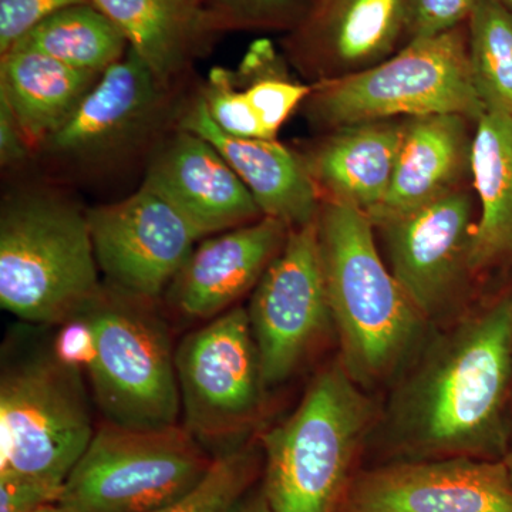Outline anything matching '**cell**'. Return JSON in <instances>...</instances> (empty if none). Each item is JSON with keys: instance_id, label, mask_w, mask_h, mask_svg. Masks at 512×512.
I'll list each match as a JSON object with an SVG mask.
<instances>
[{"instance_id": "9a60e30c", "label": "cell", "mask_w": 512, "mask_h": 512, "mask_svg": "<svg viewBox=\"0 0 512 512\" xmlns=\"http://www.w3.org/2000/svg\"><path fill=\"white\" fill-rule=\"evenodd\" d=\"M412 9L413 0H313L282 53L308 84L363 72L412 40Z\"/></svg>"}, {"instance_id": "8fae6325", "label": "cell", "mask_w": 512, "mask_h": 512, "mask_svg": "<svg viewBox=\"0 0 512 512\" xmlns=\"http://www.w3.org/2000/svg\"><path fill=\"white\" fill-rule=\"evenodd\" d=\"M477 214L471 185L373 224L390 272L430 325L456 315L477 278L471 265Z\"/></svg>"}, {"instance_id": "e575fe53", "label": "cell", "mask_w": 512, "mask_h": 512, "mask_svg": "<svg viewBox=\"0 0 512 512\" xmlns=\"http://www.w3.org/2000/svg\"><path fill=\"white\" fill-rule=\"evenodd\" d=\"M32 512H73L70 510V508H67L66 505H63L62 503H52L43 505V507L37 508V510Z\"/></svg>"}, {"instance_id": "603a6c76", "label": "cell", "mask_w": 512, "mask_h": 512, "mask_svg": "<svg viewBox=\"0 0 512 512\" xmlns=\"http://www.w3.org/2000/svg\"><path fill=\"white\" fill-rule=\"evenodd\" d=\"M471 185L478 214L471 265L476 276L512 268V117L485 111L474 128Z\"/></svg>"}, {"instance_id": "83f0119b", "label": "cell", "mask_w": 512, "mask_h": 512, "mask_svg": "<svg viewBox=\"0 0 512 512\" xmlns=\"http://www.w3.org/2000/svg\"><path fill=\"white\" fill-rule=\"evenodd\" d=\"M222 30L292 32L308 15L313 0H204Z\"/></svg>"}, {"instance_id": "f1b7e54d", "label": "cell", "mask_w": 512, "mask_h": 512, "mask_svg": "<svg viewBox=\"0 0 512 512\" xmlns=\"http://www.w3.org/2000/svg\"><path fill=\"white\" fill-rule=\"evenodd\" d=\"M90 0H0V55L12 49L29 30L67 6Z\"/></svg>"}, {"instance_id": "8992f818", "label": "cell", "mask_w": 512, "mask_h": 512, "mask_svg": "<svg viewBox=\"0 0 512 512\" xmlns=\"http://www.w3.org/2000/svg\"><path fill=\"white\" fill-rule=\"evenodd\" d=\"M303 119L319 133L427 114H461L477 123L485 113L471 76L468 28L417 37L363 72L311 84Z\"/></svg>"}, {"instance_id": "52a82bcc", "label": "cell", "mask_w": 512, "mask_h": 512, "mask_svg": "<svg viewBox=\"0 0 512 512\" xmlns=\"http://www.w3.org/2000/svg\"><path fill=\"white\" fill-rule=\"evenodd\" d=\"M154 305L104 284L82 312L96 339L87 367L94 399L117 426L161 429L180 416L175 352Z\"/></svg>"}, {"instance_id": "d4e9b609", "label": "cell", "mask_w": 512, "mask_h": 512, "mask_svg": "<svg viewBox=\"0 0 512 512\" xmlns=\"http://www.w3.org/2000/svg\"><path fill=\"white\" fill-rule=\"evenodd\" d=\"M13 47L36 50L73 69L101 76L126 56L130 45L106 13L93 3H80L57 10Z\"/></svg>"}, {"instance_id": "d6a6232c", "label": "cell", "mask_w": 512, "mask_h": 512, "mask_svg": "<svg viewBox=\"0 0 512 512\" xmlns=\"http://www.w3.org/2000/svg\"><path fill=\"white\" fill-rule=\"evenodd\" d=\"M96 353V339L89 319L80 313L62 323L53 343L52 355L62 365L87 370Z\"/></svg>"}, {"instance_id": "ba28073f", "label": "cell", "mask_w": 512, "mask_h": 512, "mask_svg": "<svg viewBox=\"0 0 512 512\" xmlns=\"http://www.w3.org/2000/svg\"><path fill=\"white\" fill-rule=\"evenodd\" d=\"M214 457L185 426L130 429L101 424L64 483L73 512H153L191 491Z\"/></svg>"}, {"instance_id": "d6986e66", "label": "cell", "mask_w": 512, "mask_h": 512, "mask_svg": "<svg viewBox=\"0 0 512 512\" xmlns=\"http://www.w3.org/2000/svg\"><path fill=\"white\" fill-rule=\"evenodd\" d=\"M406 119L365 121L320 133L298 147L320 204L370 212L392 184Z\"/></svg>"}, {"instance_id": "5b68a950", "label": "cell", "mask_w": 512, "mask_h": 512, "mask_svg": "<svg viewBox=\"0 0 512 512\" xmlns=\"http://www.w3.org/2000/svg\"><path fill=\"white\" fill-rule=\"evenodd\" d=\"M376 421L375 404L339 359L320 370L291 416L262 436L272 512H338Z\"/></svg>"}, {"instance_id": "1f68e13d", "label": "cell", "mask_w": 512, "mask_h": 512, "mask_svg": "<svg viewBox=\"0 0 512 512\" xmlns=\"http://www.w3.org/2000/svg\"><path fill=\"white\" fill-rule=\"evenodd\" d=\"M36 167V151L5 101L0 100V168L19 178Z\"/></svg>"}, {"instance_id": "4fadbf2b", "label": "cell", "mask_w": 512, "mask_h": 512, "mask_svg": "<svg viewBox=\"0 0 512 512\" xmlns=\"http://www.w3.org/2000/svg\"><path fill=\"white\" fill-rule=\"evenodd\" d=\"M94 255L113 288L157 302L200 241L161 195L140 184L123 200L87 208Z\"/></svg>"}, {"instance_id": "4316f807", "label": "cell", "mask_w": 512, "mask_h": 512, "mask_svg": "<svg viewBox=\"0 0 512 512\" xmlns=\"http://www.w3.org/2000/svg\"><path fill=\"white\" fill-rule=\"evenodd\" d=\"M259 467V454L242 446L214 458L208 473L191 491L153 512H231L251 490Z\"/></svg>"}, {"instance_id": "7c38bea8", "label": "cell", "mask_w": 512, "mask_h": 512, "mask_svg": "<svg viewBox=\"0 0 512 512\" xmlns=\"http://www.w3.org/2000/svg\"><path fill=\"white\" fill-rule=\"evenodd\" d=\"M318 218V217H316ZM266 386L284 383L333 329L318 221L291 228L247 309Z\"/></svg>"}, {"instance_id": "6da1fadb", "label": "cell", "mask_w": 512, "mask_h": 512, "mask_svg": "<svg viewBox=\"0 0 512 512\" xmlns=\"http://www.w3.org/2000/svg\"><path fill=\"white\" fill-rule=\"evenodd\" d=\"M383 416L389 461L504 460L510 443L512 291L429 333Z\"/></svg>"}, {"instance_id": "7a4b0ae2", "label": "cell", "mask_w": 512, "mask_h": 512, "mask_svg": "<svg viewBox=\"0 0 512 512\" xmlns=\"http://www.w3.org/2000/svg\"><path fill=\"white\" fill-rule=\"evenodd\" d=\"M316 221L339 360L370 389L402 373L430 323L390 272L365 212L322 202Z\"/></svg>"}, {"instance_id": "9c48e42d", "label": "cell", "mask_w": 512, "mask_h": 512, "mask_svg": "<svg viewBox=\"0 0 512 512\" xmlns=\"http://www.w3.org/2000/svg\"><path fill=\"white\" fill-rule=\"evenodd\" d=\"M82 370L55 356L6 367L0 379V473L64 485L94 436Z\"/></svg>"}, {"instance_id": "44dd1931", "label": "cell", "mask_w": 512, "mask_h": 512, "mask_svg": "<svg viewBox=\"0 0 512 512\" xmlns=\"http://www.w3.org/2000/svg\"><path fill=\"white\" fill-rule=\"evenodd\" d=\"M178 128L207 138L247 185L264 217L289 228L315 221L320 201L298 151L279 140L229 136L210 117L194 87L181 113Z\"/></svg>"}, {"instance_id": "5bb4252c", "label": "cell", "mask_w": 512, "mask_h": 512, "mask_svg": "<svg viewBox=\"0 0 512 512\" xmlns=\"http://www.w3.org/2000/svg\"><path fill=\"white\" fill-rule=\"evenodd\" d=\"M338 512H512L504 460L389 461L356 471Z\"/></svg>"}, {"instance_id": "ac0fdd59", "label": "cell", "mask_w": 512, "mask_h": 512, "mask_svg": "<svg viewBox=\"0 0 512 512\" xmlns=\"http://www.w3.org/2000/svg\"><path fill=\"white\" fill-rule=\"evenodd\" d=\"M271 39L251 43L235 69L217 66L197 84L208 117L224 133L278 140L279 131L311 93Z\"/></svg>"}, {"instance_id": "30bf717a", "label": "cell", "mask_w": 512, "mask_h": 512, "mask_svg": "<svg viewBox=\"0 0 512 512\" xmlns=\"http://www.w3.org/2000/svg\"><path fill=\"white\" fill-rule=\"evenodd\" d=\"M184 426L212 457L238 450L268 389L247 309L237 306L175 350Z\"/></svg>"}, {"instance_id": "277c9868", "label": "cell", "mask_w": 512, "mask_h": 512, "mask_svg": "<svg viewBox=\"0 0 512 512\" xmlns=\"http://www.w3.org/2000/svg\"><path fill=\"white\" fill-rule=\"evenodd\" d=\"M161 82L128 47L80 106L36 150L42 178L64 187H100L143 168L174 133L192 92Z\"/></svg>"}, {"instance_id": "ffe728a7", "label": "cell", "mask_w": 512, "mask_h": 512, "mask_svg": "<svg viewBox=\"0 0 512 512\" xmlns=\"http://www.w3.org/2000/svg\"><path fill=\"white\" fill-rule=\"evenodd\" d=\"M474 128L473 120L454 113L406 119L392 184L382 204L367 215L372 224L471 187Z\"/></svg>"}, {"instance_id": "e0dca14e", "label": "cell", "mask_w": 512, "mask_h": 512, "mask_svg": "<svg viewBox=\"0 0 512 512\" xmlns=\"http://www.w3.org/2000/svg\"><path fill=\"white\" fill-rule=\"evenodd\" d=\"M291 228L262 217L201 239L164 298L175 312L190 319L217 318L249 291H254L276 255L284 248Z\"/></svg>"}, {"instance_id": "2e32d148", "label": "cell", "mask_w": 512, "mask_h": 512, "mask_svg": "<svg viewBox=\"0 0 512 512\" xmlns=\"http://www.w3.org/2000/svg\"><path fill=\"white\" fill-rule=\"evenodd\" d=\"M141 184L173 205L200 241L264 217L214 144L184 128H177L158 147Z\"/></svg>"}, {"instance_id": "3957f363", "label": "cell", "mask_w": 512, "mask_h": 512, "mask_svg": "<svg viewBox=\"0 0 512 512\" xmlns=\"http://www.w3.org/2000/svg\"><path fill=\"white\" fill-rule=\"evenodd\" d=\"M87 208L69 188L16 180L0 205V305L16 318L62 325L101 289Z\"/></svg>"}, {"instance_id": "4dcf8cb0", "label": "cell", "mask_w": 512, "mask_h": 512, "mask_svg": "<svg viewBox=\"0 0 512 512\" xmlns=\"http://www.w3.org/2000/svg\"><path fill=\"white\" fill-rule=\"evenodd\" d=\"M63 487L22 474L0 473V512H32L57 503Z\"/></svg>"}, {"instance_id": "8d00e7d4", "label": "cell", "mask_w": 512, "mask_h": 512, "mask_svg": "<svg viewBox=\"0 0 512 512\" xmlns=\"http://www.w3.org/2000/svg\"><path fill=\"white\" fill-rule=\"evenodd\" d=\"M504 8H507L512 13V0H498Z\"/></svg>"}, {"instance_id": "d590c367", "label": "cell", "mask_w": 512, "mask_h": 512, "mask_svg": "<svg viewBox=\"0 0 512 512\" xmlns=\"http://www.w3.org/2000/svg\"><path fill=\"white\" fill-rule=\"evenodd\" d=\"M505 466H507L508 471H510L512 478V421H511V431H510V443H508L507 454L504 457Z\"/></svg>"}, {"instance_id": "484cf974", "label": "cell", "mask_w": 512, "mask_h": 512, "mask_svg": "<svg viewBox=\"0 0 512 512\" xmlns=\"http://www.w3.org/2000/svg\"><path fill=\"white\" fill-rule=\"evenodd\" d=\"M471 76L485 111L512 117V13L480 0L467 22Z\"/></svg>"}, {"instance_id": "7402d4cb", "label": "cell", "mask_w": 512, "mask_h": 512, "mask_svg": "<svg viewBox=\"0 0 512 512\" xmlns=\"http://www.w3.org/2000/svg\"><path fill=\"white\" fill-rule=\"evenodd\" d=\"M161 82L188 86L198 60L225 33L204 0H90Z\"/></svg>"}, {"instance_id": "836d02e7", "label": "cell", "mask_w": 512, "mask_h": 512, "mask_svg": "<svg viewBox=\"0 0 512 512\" xmlns=\"http://www.w3.org/2000/svg\"><path fill=\"white\" fill-rule=\"evenodd\" d=\"M231 512H272L264 491H248Z\"/></svg>"}, {"instance_id": "cb8c5ba5", "label": "cell", "mask_w": 512, "mask_h": 512, "mask_svg": "<svg viewBox=\"0 0 512 512\" xmlns=\"http://www.w3.org/2000/svg\"><path fill=\"white\" fill-rule=\"evenodd\" d=\"M100 77L36 50L13 47L0 55V100L36 151L70 119Z\"/></svg>"}, {"instance_id": "f546056e", "label": "cell", "mask_w": 512, "mask_h": 512, "mask_svg": "<svg viewBox=\"0 0 512 512\" xmlns=\"http://www.w3.org/2000/svg\"><path fill=\"white\" fill-rule=\"evenodd\" d=\"M480 0H413L410 37L441 35L466 25Z\"/></svg>"}]
</instances>
